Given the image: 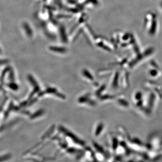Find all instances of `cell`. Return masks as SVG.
<instances>
[{"instance_id":"6da1fadb","label":"cell","mask_w":162,"mask_h":162,"mask_svg":"<svg viewBox=\"0 0 162 162\" xmlns=\"http://www.w3.org/2000/svg\"><path fill=\"white\" fill-rule=\"evenodd\" d=\"M157 97V96L154 91L151 92L148 96V99H147V106L151 109L152 110H153L155 108Z\"/></svg>"},{"instance_id":"7a4b0ae2","label":"cell","mask_w":162,"mask_h":162,"mask_svg":"<svg viewBox=\"0 0 162 162\" xmlns=\"http://www.w3.org/2000/svg\"><path fill=\"white\" fill-rule=\"evenodd\" d=\"M118 105L123 109H129L130 106L129 102L123 97H119L116 99Z\"/></svg>"},{"instance_id":"3957f363","label":"cell","mask_w":162,"mask_h":162,"mask_svg":"<svg viewBox=\"0 0 162 162\" xmlns=\"http://www.w3.org/2000/svg\"><path fill=\"white\" fill-rule=\"evenodd\" d=\"M119 80H120V74L118 72L114 74V77L112 82L111 86L113 89H117L119 87Z\"/></svg>"},{"instance_id":"277c9868","label":"cell","mask_w":162,"mask_h":162,"mask_svg":"<svg viewBox=\"0 0 162 162\" xmlns=\"http://www.w3.org/2000/svg\"><path fill=\"white\" fill-rule=\"evenodd\" d=\"M138 110L145 116L147 117L151 116L152 112H153V110L150 109L149 107H147V106H144V105L141 108H139Z\"/></svg>"},{"instance_id":"5b68a950","label":"cell","mask_w":162,"mask_h":162,"mask_svg":"<svg viewBox=\"0 0 162 162\" xmlns=\"http://www.w3.org/2000/svg\"><path fill=\"white\" fill-rule=\"evenodd\" d=\"M122 84H123V87L125 89H127L129 88V75L128 73H125L123 74L122 79Z\"/></svg>"},{"instance_id":"8992f818","label":"cell","mask_w":162,"mask_h":162,"mask_svg":"<svg viewBox=\"0 0 162 162\" xmlns=\"http://www.w3.org/2000/svg\"><path fill=\"white\" fill-rule=\"evenodd\" d=\"M143 94L142 92L141 91H136L134 94H133V100H134L135 102L142 100L143 99Z\"/></svg>"},{"instance_id":"52a82bcc","label":"cell","mask_w":162,"mask_h":162,"mask_svg":"<svg viewBox=\"0 0 162 162\" xmlns=\"http://www.w3.org/2000/svg\"><path fill=\"white\" fill-rule=\"evenodd\" d=\"M120 145L119 141L116 137H114L112 139V148L113 151H116L117 149L118 148Z\"/></svg>"},{"instance_id":"ba28073f","label":"cell","mask_w":162,"mask_h":162,"mask_svg":"<svg viewBox=\"0 0 162 162\" xmlns=\"http://www.w3.org/2000/svg\"><path fill=\"white\" fill-rule=\"evenodd\" d=\"M149 73L150 76L153 78H155L159 76L158 70V69H155V68L150 70Z\"/></svg>"},{"instance_id":"9c48e42d","label":"cell","mask_w":162,"mask_h":162,"mask_svg":"<svg viewBox=\"0 0 162 162\" xmlns=\"http://www.w3.org/2000/svg\"><path fill=\"white\" fill-rule=\"evenodd\" d=\"M104 129V124L103 123H100L98 125L97 127V129L96 131V135L97 136H99L100 135V133L103 131V129Z\"/></svg>"},{"instance_id":"30bf717a","label":"cell","mask_w":162,"mask_h":162,"mask_svg":"<svg viewBox=\"0 0 162 162\" xmlns=\"http://www.w3.org/2000/svg\"><path fill=\"white\" fill-rule=\"evenodd\" d=\"M8 63V60L7 59L0 58V66L7 65Z\"/></svg>"},{"instance_id":"8fae6325","label":"cell","mask_w":162,"mask_h":162,"mask_svg":"<svg viewBox=\"0 0 162 162\" xmlns=\"http://www.w3.org/2000/svg\"><path fill=\"white\" fill-rule=\"evenodd\" d=\"M2 48H1V46H0V54H1V53H2Z\"/></svg>"},{"instance_id":"7c38bea8","label":"cell","mask_w":162,"mask_h":162,"mask_svg":"<svg viewBox=\"0 0 162 162\" xmlns=\"http://www.w3.org/2000/svg\"><path fill=\"white\" fill-rule=\"evenodd\" d=\"M160 90H161V92H162V87H160Z\"/></svg>"}]
</instances>
